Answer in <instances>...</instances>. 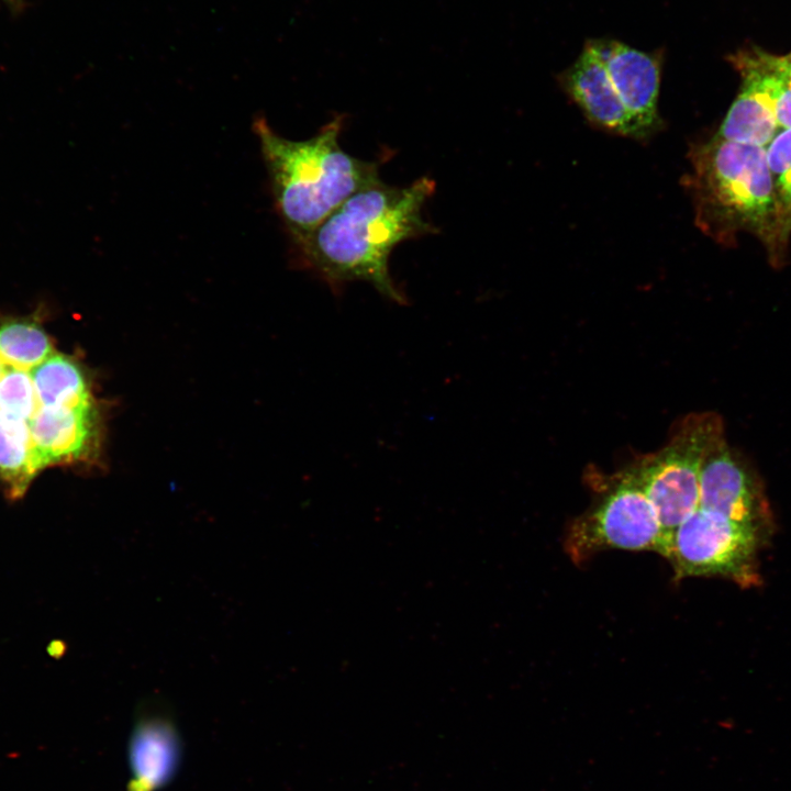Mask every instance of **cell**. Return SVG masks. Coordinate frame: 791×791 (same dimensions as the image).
Here are the masks:
<instances>
[{"mask_svg": "<svg viewBox=\"0 0 791 791\" xmlns=\"http://www.w3.org/2000/svg\"><path fill=\"white\" fill-rule=\"evenodd\" d=\"M434 192L435 181L428 177L405 187L380 180L356 191L294 242L303 264L335 293L347 282L366 281L391 301L406 304L389 274V257L399 243L437 232L422 213Z\"/></svg>", "mask_w": 791, "mask_h": 791, "instance_id": "cell-1", "label": "cell"}, {"mask_svg": "<svg viewBox=\"0 0 791 791\" xmlns=\"http://www.w3.org/2000/svg\"><path fill=\"white\" fill-rule=\"evenodd\" d=\"M344 119V114L335 115L304 141L280 136L263 116L254 122L276 208L293 242L313 231L353 193L380 181L376 163L341 147Z\"/></svg>", "mask_w": 791, "mask_h": 791, "instance_id": "cell-2", "label": "cell"}, {"mask_svg": "<svg viewBox=\"0 0 791 791\" xmlns=\"http://www.w3.org/2000/svg\"><path fill=\"white\" fill-rule=\"evenodd\" d=\"M686 185L692 196L697 226L724 246L750 233L780 261L773 187L766 147L713 136L693 144Z\"/></svg>", "mask_w": 791, "mask_h": 791, "instance_id": "cell-3", "label": "cell"}, {"mask_svg": "<svg viewBox=\"0 0 791 791\" xmlns=\"http://www.w3.org/2000/svg\"><path fill=\"white\" fill-rule=\"evenodd\" d=\"M725 442L720 415H688L669 442L627 468L669 534L699 508L700 475L706 457Z\"/></svg>", "mask_w": 791, "mask_h": 791, "instance_id": "cell-4", "label": "cell"}, {"mask_svg": "<svg viewBox=\"0 0 791 791\" xmlns=\"http://www.w3.org/2000/svg\"><path fill=\"white\" fill-rule=\"evenodd\" d=\"M761 536L755 527L699 506L669 534L662 556L677 579L718 576L750 588L760 580L756 557Z\"/></svg>", "mask_w": 791, "mask_h": 791, "instance_id": "cell-5", "label": "cell"}, {"mask_svg": "<svg viewBox=\"0 0 791 791\" xmlns=\"http://www.w3.org/2000/svg\"><path fill=\"white\" fill-rule=\"evenodd\" d=\"M667 536L658 515L628 469L604 482L602 495L569 531L575 561L603 549L653 550L662 555Z\"/></svg>", "mask_w": 791, "mask_h": 791, "instance_id": "cell-6", "label": "cell"}, {"mask_svg": "<svg viewBox=\"0 0 791 791\" xmlns=\"http://www.w3.org/2000/svg\"><path fill=\"white\" fill-rule=\"evenodd\" d=\"M699 506L762 534L771 526V511L758 475L726 441L711 452L703 464Z\"/></svg>", "mask_w": 791, "mask_h": 791, "instance_id": "cell-7", "label": "cell"}, {"mask_svg": "<svg viewBox=\"0 0 791 791\" xmlns=\"http://www.w3.org/2000/svg\"><path fill=\"white\" fill-rule=\"evenodd\" d=\"M29 425L41 470L47 466L90 461L100 450L103 421L96 398L38 406Z\"/></svg>", "mask_w": 791, "mask_h": 791, "instance_id": "cell-8", "label": "cell"}, {"mask_svg": "<svg viewBox=\"0 0 791 791\" xmlns=\"http://www.w3.org/2000/svg\"><path fill=\"white\" fill-rule=\"evenodd\" d=\"M558 80L592 124L626 137H647L617 96L606 71L599 41L588 42Z\"/></svg>", "mask_w": 791, "mask_h": 791, "instance_id": "cell-9", "label": "cell"}, {"mask_svg": "<svg viewBox=\"0 0 791 791\" xmlns=\"http://www.w3.org/2000/svg\"><path fill=\"white\" fill-rule=\"evenodd\" d=\"M180 739L165 702L151 698L140 704L130 742V791H157L176 772Z\"/></svg>", "mask_w": 791, "mask_h": 791, "instance_id": "cell-10", "label": "cell"}, {"mask_svg": "<svg viewBox=\"0 0 791 791\" xmlns=\"http://www.w3.org/2000/svg\"><path fill=\"white\" fill-rule=\"evenodd\" d=\"M606 71L623 105L649 136L659 130L658 98L662 54L647 53L617 41H599Z\"/></svg>", "mask_w": 791, "mask_h": 791, "instance_id": "cell-11", "label": "cell"}, {"mask_svg": "<svg viewBox=\"0 0 791 791\" xmlns=\"http://www.w3.org/2000/svg\"><path fill=\"white\" fill-rule=\"evenodd\" d=\"M40 470L29 422L0 412V479L8 497L22 498Z\"/></svg>", "mask_w": 791, "mask_h": 791, "instance_id": "cell-12", "label": "cell"}, {"mask_svg": "<svg viewBox=\"0 0 791 791\" xmlns=\"http://www.w3.org/2000/svg\"><path fill=\"white\" fill-rule=\"evenodd\" d=\"M779 131L769 103L751 87L742 82L739 93L714 136L767 147Z\"/></svg>", "mask_w": 791, "mask_h": 791, "instance_id": "cell-13", "label": "cell"}, {"mask_svg": "<svg viewBox=\"0 0 791 791\" xmlns=\"http://www.w3.org/2000/svg\"><path fill=\"white\" fill-rule=\"evenodd\" d=\"M38 406L83 402L96 398L78 361L54 353L30 371Z\"/></svg>", "mask_w": 791, "mask_h": 791, "instance_id": "cell-14", "label": "cell"}, {"mask_svg": "<svg viewBox=\"0 0 791 791\" xmlns=\"http://www.w3.org/2000/svg\"><path fill=\"white\" fill-rule=\"evenodd\" d=\"M742 82L757 91L771 107L779 130L791 129V83L753 47L729 56Z\"/></svg>", "mask_w": 791, "mask_h": 791, "instance_id": "cell-15", "label": "cell"}, {"mask_svg": "<svg viewBox=\"0 0 791 791\" xmlns=\"http://www.w3.org/2000/svg\"><path fill=\"white\" fill-rule=\"evenodd\" d=\"M54 353L49 337L35 321L12 320L0 325L3 366L31 371Z\"/></svg>", "mask_w": 791, "mask_h": 791, "instance_id": "cell-16", "label": "cell"}, {"mask_svg": "<svg viewBox=\"0 0 791 791\" xmlns=\"http://www.w3.org/2000/svg\"><path fill=\"white\" fill-rule=\"evenodd\" d=\"M776 204L777 245L786 255L791 234V129L780 130L766 147Z\"/></svg>", "mask_w": 791, "mask_h": 791, "instance_id": "cell-17", "label": "cell"}, {"mask_svg": "<svg viewBox=\"0 0 791 791\" xmlns=\"http://www.w3.org/2000/svg\"><path fill=\"white\" fill-rule=\"evenodd\" d=\"M37 409L31 372L3 366L0 374V412L30 422Z\"/></svg>", "mask_w": 791, "mask_h": 791, "instance_id": "cell-18", "label": "cell"}, {"mask_svg": "<svg viewBox=\"0 0 791 791\" xmlns=\"http://www.w3.org/2000/svg\"><path fill=\"white\" fill-rule=\"evenodd\" d=\"M764 58L791 83V56H777L762 51Z\"/></svg>", "mask_w": 791, "mask_h": 791, "instance_id": "cell-19", "label": "cell"}, {"mask_svg": "<svg viewBox=\"0 0 791 791\" xmlns=\"http://www.w3.org/2000/svg\"><path fill=\"white\" fill-rule=\"evenodd\" d=\"M2 369H3V365L0 363V374H1Z\"/></svg>", "mask_w": 791, "mask_h": 791, "instance_id": "cell-20", "label": "cell"}, {"mask_svg": "<svg viewBox=\"0 0 791 791\" xmlns=\"http://www.w3.org/2000/svg\"><path fill=\"white\" fill-rule=\"evenodd\" d=\"M7 1H10V2H16L18 0H7Z\"/></svg>", "mask_w": 791, "mask_h": 791, "instance_id": "cell-21", "label": "cell"}, {"mask_svg": "<svg viewBox=\"0 0 791 791\" xmlns=\"http://www.w3.org/2000/svg\"><path fill=\"white\" fill-rule=\"evenodd\" d=\"M789 55L791 56V53Z\"/></svg>", "mask_w": 791, "mask_h": 791, "instance_id": "cell-22", "label": "cell"}]
</instances>
